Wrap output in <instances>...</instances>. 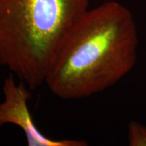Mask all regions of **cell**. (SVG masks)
I'll list each match as a JSON object with an SVG mask.
<instances>
[{
	"label": "cell",
	"instance_id": "obj_1",
	"mask_svg": "<svg viewBox=\"0 0 146 146\" xmlns=\"http://www.w3.org/2000/svg\"><path fill=\"white\" fill-rule=\"evenodd\" d=\"M137 29L125 5L108 1L88 10L60 45L45 83L64 100L87 98L114 86L134 68Z\"/></svg>",
	"mask_w": 146,
	"mask_h": 146
},
{
	"label": "cell",
	"instance_id": "obj_2",
	"mask_svg": "<svg viewBox=\"0 0 146 146\" xmlns=\"http://www.w3.org/2000/svg\"><path fill=\"white\" fill-rule=\"evenodd\" d=\"M90 0H0V65L34 90Z\"/></svg>",
	"mask_w": 146,
	"mask_h": 146
},
{
	"label": "cell",
	"instance_id": "obj_3",
	"mask_svg": "<svg viewBox=\"0 0 146 146\" xmlns=\"http://www.w3.org/2000/svg\"><path fill=\"white\" fill-rule=\"evenodd\" d=\"M4 100L0 103V126L12 124L21 129L29 146H86L83 140L54 139L45 136L38 129L29 110L31 94L28 86L20 81L16 83L11 74L3 85Z\"/></svg>",
	"mask_w": 146,
	"mask_h": 146
},
{
	"label": "cell",
	"instance_id": "obj_4",
	"mask_svg": "<svg viewBox=\"0 0 146 146\" xmlns=\"http://www.w3.org/2000/svg\"><path fill=\"white\" fill-rule=\"evenodd\" d=\"M128 141L130 146H146V127L136 121L128 125Z\"/></svg>",
	"mask_w": 146,
	"mask_h": 146
}]
</instances>
